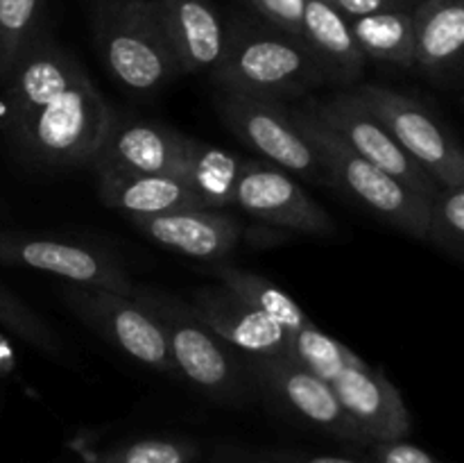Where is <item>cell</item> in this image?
I'll return each instance as SVG.
<instances>
[{
  "label": "cell",
  "instance_id": "6da1fadb",
  "mask_svg": "<svg viewBox=\"0 0 464 463\" xmlns=\"http://www.w3.org/2000/svg\"><path fill=\"white\" fill-rule=\"evenodd\" d=\"M208 80L218 91L281 103L304 100L326 84L299 36L249 16H236L227 25L225 54Z\"/></svg>",
  "mask_w": 464,
  "mask_h": 463
},
{
  "label": "cell",
  "instance_id": "7a4b0ae2",
  "mask_svg": "<svg viewBox=\"0 0 464 463\" xmlns=\"http://www.w3.org/2000/svg\"><path fill=\"white\" fill-rule=\"evenodd\" d=\"M111 107L84 71L54 100L9 132V148L21 162L41 168L89 166L107 130Z\"/></svg>",
  "mask_w": 464,
  "mask_h": 463
},
{
  "label": "cell",
  "instance_id": "3957f363",
  "mask_svg": "<svg viewBox=\"0 0 464 463\" xmlns=\"http://www.w3.org/2000/svg\"><path fill=\"white\" fill-rule=\"evenodd\" d=\"M131 298L139 300L157 320L177 372H181L195 389L227 404L243 402L247 398L252 381L247 361H240L238 352L213 334L188 304L157 289L136 284Z\"/></svg>",
  "mask_w": 464,
  "mask_h": 463
},
{
  "label": "cell",
  "instance_id": "277c9868",
  "mask_svg": "<svg viewBox=\"0 0 464 463\" xmlns=\"http://www.w3.org/2000/svg\"><path fill=\"white\" fill-rule=\"evenodd\" d=\"M98 53L113 80L131 94H157L179 75L152 0H93Z\"/></svg>",
  "mask_w": 464,
  "mask_h": 463
},
{
  "label": "cell",
  "instance_id": "5b68a950",
  "mask_svg": "<svg viewBox=\"0 0 464 463\" xmlns=\"http://www.w3.org/2000/svg\"><path fill=\"white\" fill-rule=\"evenodd\" d=\"M290 113H293L299 130L306 134V139L320 154L334 189L352 195L362 207L370 209L374 216H379L388 225L397 227L403 234L424 241L430 207L429 198L415 193L406 184H401L392 175H388L379 166L347 148L334 132L326 130L317 118H313V113L304 107V103L290 107Z\"/></svg>",
  "mask_w": 464,
  "mask_h": 463
},
{
  "label": "cell",
  "instance_id": "8992f818",
  "mask_svg": "<svg viewBox=\"0 0 464 463\" xmlns=\"http://www.w3.org/2000/svg\"><path fill=\"white\" fill-rule=\"evenodd\" d=\"M213 104L222 123L263 162L311 184L331 186L320 154L297 127L288 103L216 89Z\"/></svg>",
  "mask_w": 464,
  "mask_h": 463
},
{
  "label": "cell",
  "instance_id": "52a82bcc",
  "mask_svg": "<svg viewBox=\"0 0 464 463\" xmlns=\"http://www.w3.org/2000/svg\"><path fill=\"white\" fill-rule=\"evenodd\" d=\"M353 94L383 123L403 153L438 182V186L464 184L460 143L424 104L383 84H361Z\"/></svg>",
  "mask_w": 464,
  "mask_h": 463
},
{
  "label": "cell",
  "instance_id": "ba28073f",
  "mask_svg": "<svg viewBox=\"0 0 464 463\" xmlns=\"http://www.w3.org/2000/svg\"><path fill=\"white\" fill-rule=\"evenodd\" d=\"M63 300L82 322L111 340L131 359L157 372H177L163 331L139 300L116 291L82 284H68L63 289Z\"/></svg>",
  "mask_w": 464,
  "mask_h": 463
},
{
  "label": "cell",
  "instance_id": "9c48e42d",
  "mask_svg": "<svg viewBox=\"0 0 464 463\" xmlns=\"http://www.w3.org/2000/svg\"><path fill=\"white\" fill-rule=\"evenodd\" d=\"M302 103L313 113V118L334 132L347 148L406 184L408 189L429 200L440 189L438 182L403 153L401 145L392 139L383 123L362 104V100L353 91H344L329 100L304 98Z\"/></svg>",
  "mask_w": 464,
  "mask_h": 463
},
{
  "label": "cell",
  "instance_id": "30bf717a",
  "mask_svg": "<svg viewBox=\"0 0 464 463\" xmlns=\"http://www.w3.org/2000/svg\"><path fill=\"white\" fill-rule=\"evenodd\" d=\"M247 370L263 395L297 420L353 445H370L356 429L329 381L320 379L290 357L247 359Z\"/></svg>",
  "mask_w": 464,
  "mask_h": 463
},
{
  "label": "cell",
  "instance_id": "8fae6325",
  "mask_svg": "<svg viewBox=\"0 0 464 463\" xmlns=\"http://www.w3.org/2000/svg\"><path fill=\"white\" fill-rule=\"evenodd\" d=\"M234 207L263 225L295 234L331 236L335 232V222L326 209L293 175L267 162H245L236 184Z\"/></svg>",
  "mask_w": 464,
  "mask_h": 463
},
{
  "label": "cell",
  "instance_id": "7c38bea8",
  "mask_svg": "<svg viewBox=\"0 0 464 463\" xmlns=\"http://www.w3.org/2000/svg\"><path fill=\"white\" fill-rule=\"evenodd\" d=\"M82 71L84 66L80 59L71 50L59 45L41 27L18 54L7 80L0 84L3 86V94H0L3 134L7 136L44 104L57 98Z\"/></svg>",
  "mask_w": 464,
  "mask_h": 463
},
{
  "label": "cell",
  "instance_id": "4fadbf2b",
  "mask_svg": "<svg viewBox=\"0 0 464 463\" xmlns=\"http://www.w3.org/2000/svg\"><path fill=\"white\" fill-rule=\"evenodd\" d=\"M0 263L50 272L68 284L98 286L122 295H131L134 291V281L125 268L107 252L53 236L0 232Z\"/></svg>",
  "mask_w": 464,
  "mask_h": 463
},
{
  "label": "cell",
  "instance_id": "5bb4252c",
  "mask_svg": "<svg viewBox=\"0 0 464 463\" xmlns=\"http://www.w3.org/2000/svg\"><path fill=\"white\" fill-rule=\"evenodd\" d=\"M188 136L172 127L139 118H118L111 109L107 130L89 166L95 175L134 172V175H179Z\"/></svg>",
  "mask_w": 464,
  "mask_h": 463
},
{
  "label": "cell",
  "instance_id": "9a60e30c",
  "mask_svg": "<svg viewBox=\"0 0 464 463\" xmlns=\"http://www.w3.org/2000/svg\"><path fill=\"white\" fill-rule=\"evenodd\" d=\"M195 316L245 359L290 357V331L249 307L227 286H204L188 304Z\"/></svg>",
  "mask_w": 464,
  "mask_h": 463
},
{
  "label": "cell",
  "instance_id": "2e32d148",
  "mask_svg": "<svg viewBox=\"0 0 464 463\" xmlns=\"http://www.w3.org/2000/svg\"><path fill=\"white\" fill-rule=\"evenodd\" d=\"M331 389L367 443L401 440L411 434V411L379 368L365 361L347 368L331 381Z\"/></svg>",
  "mask_w": 464,
  "mask_h": 463
},
{
  "label": "cell",
  "instance_id": "e0dca14e",
  "mask_svg": "<svg viewBox=\"0 0 464 463\" xmlns=\"http://www.w3.org/2000/svg\"><path fill=\"white\" fill-rule=\"evenodd\" d=\"M152 7L179 75H211L227 45V25L216 5L211 0H152Z\"/></svg>",
  "mask_w": 464,
  "mask_h": 463
},
{
  "label": "cell",
  "instance_id": "ac0fdd59",
  "mask_svg": "<svg viewBox=\"0 0 464 463\" xmlns=\"http://www.w3.org/2000/svg\"><path fill=\"white\" fill-rule=\"evenodd\" d=\"M131 222L154 243L208 263L225 261L243 239V225L225 209L188 207L161 216L134 218Z\"/></svg>",
  "mask_w": 464,
  "mask_h": 463
},
{
  "label": "cell",
  "instance_id": "d6986e66",
  "mask_svg": "<svg viewBox=\"0 0 464 463\" xmlns=\"http://www.w3.org/2000/svg\"><path fill=\"white\" fill-rule=\"evenodd\" d=\"M415 68L438 84L460 77L464 50V0H420L412 9Z\"/></svg>",
  "mask_w": 464,
  "mask_h": 463
},
{
  "label": "cell",
  "instance_id": "ffe728a7",
  "mask_svg": "<svg viewBox=\"0 0 464 463\" xmlns=\"http://www.w3.org/2000/svg\"><path fill=\"white\" fill-rule=\"evenodd\" d=\"M299 39L311 50L324 82L353 86L365 71V54L353 39L347 18L326 0H306Z\"/></svg>",
  "mask_w": 464,
  "mask_h": 463
},
{
  "label": "cell",
  "instance_id": "44dd1931",
  "mask_svg": "<svg viewBox=\"0 0 464 463\" xmlns=\"http://www.w3.org/2000/svg\"><path fill=\"white\" fill-rule=\"evenodd\" d=\"M98 177L100 200L127 218H150L179 209L199 207L193 191L179 175H134V172H104Z\"/></svg>",
  "mask_w": 464,
  "mask_h": 463
},
{
  "label": "cell",
  "instance_id": "7402d4cb",
  "mask_svg": "<svg viewBox=\"0 0 464 463\" xmlns=\"http://www.w3.org/2000/svg\"><path fill=\"white\" fill-rule=\"evenodd\" d=\"M247 159L188 136L179 177L202 209L234 207L236 184Z\"/></svg>",
  "mask_w": 464,
  "mask_h": 463
},
{
  "label": "cell",
  "instance_id": "603a6c76",
  "mask_svg": "<svg viewBox=\"0 0 464 463\" xmlns=\"http://www.w3.org/2000/svg\"><path fill=\"white\" fill-rule=\"evenodd\" d=\"M349 25L365 59H376L399 68H415L412 9H392L352 18Z\"/></svg>",
  "mask_w": 464,
  "mask_h": 463
},
{
  "label": "cell",
  "instance_id": "cb8c5ba5",
  "mask_svg": "<svg viewBox=\"0 0 464 463\" xmlns=\"http://www.w3.org/2000/svg\"><path fill=\"white\" fill-rule=\"evenodd\" d=\"M211 272L220 280L222 286H227V289L231 291V293H236L240 300H245L249 307L266 313L267 318H272L276 325H281L285 331H290V334L313 325V320L306 316L302 304L295 302L281 286H276L275 281H270L267 277L258 275V272L243 271V268L238 266H229V263L222 261L211 263Z\"/></svg>",
  "mask_w": 464,
  "mask_h": 463
},
{
  "label": "cell",
  "instance_id": "d4e9b609",
  "mask_svg": "<svg viewBox=\"0 0 464 463\" xmlns=\"http://www.w3.org/2000/svg\"><path fill=\"white\" fill-rule=\"evenodd\" d=\"M290 359L329 384L347 368L362 363L358 354L322 331L315 322L290 334Z\"/></svg>",
  "mask_w": 464,
  "mask_h": 463
},
{
  "label": "cell",
  "instance_id": "484cf974",
  "mask_svg": "<svg viewBox=\"0 0 464 463\" xmlns=\"http://www.w3.org/2000/svg\"><path fill=\"white\" fill-rule=\"evenodd\" d=\"M424 241L451 257L462 259L464 250V184L440 186L430 198Z\"/></svg>",
  "mask_w": 464,
  "mask_h": 463
},
{
  "label": "cell",
  "instance_id": "4316f807",
  "mask_svg": "<svg viewBox=\"0 0 464 463\" xmlns=\"http://www.w3.org/2000/svg\"><path fill=\"white\" fill-rule=\"evenodd\" d=\"M41 27V0H0V84Z\"/></svg>",
  "mask_w": 464,
  "mask_h": 463
},
{
  "label": "cell",
  "instance_id": "83f0119b",
  "mask_svg": "<svg viewBox=\"0 0 464 463\" xmlns=\"http://www.w3.org/2000/svg\"><path fill=\"white\" fill-rule=\"evenodd\" d=\"M0 325L7 327L12 334H16L25 343L34 345L48 354H57L62 350V343H59L53 327L30 304L23 302L12 289H7L3 281H0Z\"/></svg>",
  "mask_w": 464,
  "mask_h": 463
},
{
  "label": "cell",
  "instance_id": "f1b7e54d",
  "mask_svg": "<svg viewBox=\"0 0 464 463\" xmlns=\"http://www.w3.org/2000/svg\"><path fill=\"white\" fill-rule=\"evenodd\" d=\"M198 448L179 438H140L121 445L91 463H190Z\"/></svg>",
  "mask_w": 464,
  "mask_h": 463
},
{
  "label": "cell",
  "instance_id": "f546056e",
  "mask_svg": "<svg viewBox=\"0 0 464 463\" xmlns=\"http://www.w3.org/2000/svg\"><path fill=\"white\" fill-rule=\"evenodd\" d=\"M216 463H370L362 458L334 457V454L288 452V449H243L220 448Z\"/></svg>",
  "mask_w": 464,
  "mask_h": 463
},
{
  "label": "cell",
  "instance_id": "4dcf8cb0",
  "mask_svg": "<svg viewBox=\"0 0 464 463\" xmlns=\"http://www.w3.org/2000/svg\"><path fill=\"white\" fill-rule=\"evenodd\" d=\"M247 3L261 21L270 23L288 34H302L306 0H247Z\"/></svg>",
  "mask_w": 464,
  "mask_h": 463
},
{
  "label": "cell",
  "instance_id": "1f68e13d",
  "mask_svg": "<svg viewBox=\"0 0 464 463\" xmlns=\"http://www.w3.org/2000/svg\"><path fill=\"white\" fill-rule=\"evenodd\" d=\"M370 463H442L417 445L401 440H385V443H370Z\"/></svg>",
  "mask_w": 464,
  "mask_h": 463
},
{
  "label": "cell",
  "instance_id": "d6a6232c",
  "mask_svg": "<svg viewBox=\"0 0 464 463\" xmlns=\"http://www.w3.org/2000/svg\"><path fill=\"white\" fill-rule=\"evenodd\" d=\"M326 3L334 5L347 21H352V18L392 12V9H415L420 0H326Z\"/></svg>",
  "mask_w": 464,
  "mask_h": 463
},
{
  "label": "cell",
  "instance_id": "836d02e7",
  "mask_svg": "<svg viewBox=\"0 0 464 463\" xmlns=\"http://www.w3.org/2000/svg\"><path fill=\"white\" fill-rule=\"evenodd\" d=\"M249 243L254 245V248H267V245H276L284 241V236L279 234V232L270 230V227H261V230H252L249 232Z\"/></svg>",
  "mask_w": 464,
  "mask_h": 463
},
{
  "label": "cell",
  "instance_id": "e575fe53",
  "mask_svg": "<svg viewBox=\"0 0 464 463\" xmlns=\"http://www.w3.org/2000/svg\"><path fill=\"white\" fill-rule=\"evenodd\" d=\"M0 209H3V204H0Z\"/></svg>",
  "mask_w": 464,
  "mask_h": 463
}]
</instances>
